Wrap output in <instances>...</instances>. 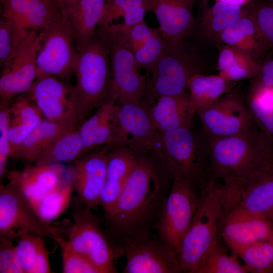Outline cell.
Masks as SVG:
<instances>
[{
	"label": "cell",
	"mask_w": 273,
	"mask_h": 273,
	"mask_svg": "<svg viewBox=\"0 0 273 273\" xmlns=\"http://www.w3.org/2000/svg\"><path fill=\"white\" fill-rule=\"evenodd\" d=\"M109 147L104 145L93 150L72 163L68 176L79 200L86 207L100 205L107 166Z\"/></svg>",
	"instance_id": "18"
},
{
	"label": "cell",
	"mask_w": 273,
	"mask_h": 273,
	"mask_svg": "<svg viewBox=\"0 0 273 273\" xmlns=\"http://www.w3.org/2000/svg\"><path fill=\"white\" fill-rule=\"evenodd\" d=\"M151 230L138 232L119 239L118 248L125 256L124 273L181 272L177 252Z\"/></svg>",
	"instance_id": "8"
},
{
	"label": "cell",
	"mask_w": 273,
	"mask_h": 273,
	"mask_svg": "<svg viewBox=\"0 0 273 273\" xmlns=\"http://www.w3.org/2000/svg\"><path fill=\"white\" fill-rule=\"evenodd\" d=\"M42 239H41L39 243L33 273L52 272L49 259L50 252Z\"/></svg>",
	"instance_id": "47"
},
{
	"label": "cell",
	"mask_w": 273,
	"mask_h": 273,
	"mask_svg": "<svg viewBox=\"0 0 273 273\" xmlns=\"http://www.w3.org/2000/svg\"><path fill=\"white\" fill-rule=\"evenodd\" d=\"M149 153L137 154L134 167L110 214L104 217L112 242L155 227L170 190L161 168Z\"/></svg>",
	"instance_id": "1"
},
{
	"label": "cell",
	"mask_w": 273,
	"mask_h": 273,
	"mask_svg": "<svg viewBox=\"0 0 273 273\" xmlns=\"http://www.w3.org/2000/svg\"><path fill=\"white\" fill-rule=\"evenodd\" d=\"M27 94L46 119L76 127L77 105L73 85L52 76L39 74Z\"/></svg>",
	"instance_id": "17"
},
{
	"label": "cell",
	"mask_w": 273,
	"mask_h": 273,
	"mask_svg": "<svg viewBox=\"0 0 273 273\" xmlns=\"http://www.w3.org/2000/svg\"><path fill=\"white\" fill-rule=\"evenodd\" d=\"M99 28L105 35L109 44L116 103L141 102L147 79L141 73L134 52L127 40L111 25L99 26Z\"/></svg>",
	"instance_id": "9"
},
{
	"label": "cell",
	"mask_w": 273,
	"mask_h": 273,
	"mask_svg": "<svg viewBox=\"0 0 273 273\" xmlns=\"http://www.w3.org/2000/svg\"><path fill=\"white\" fill-rule=\"evenodd\" d=\"M229 249L248 272L273 273V237Z\"/></svg>",
	"instance_id": "36"
},
{
	"label": "cell",
	"mask_w": 273,
	"mask_h": 273,
	"mask_svg": "<svg viewBox=\"0 0 273 273\" xmlns=\"http://www.w3.org/2000/svg\"><path fill=\"white\" fill-rule=\"evenodd\" d=\"M166 45L158 28H156L143 46L134 53L139 68L151 74L162 57Z\"/></svg>",
	"instance_id": "41"
},
{
	"label": "cell",
	"mask_w": 273,
	"mask_h": 273,
	"mask_svg": "<svg viewBox=\"0 0 273 273\" xmlns=\"http://www.w3.org/2000/svg\"><path fill=\"white\" fill-rule=\"evenodd\" d=\"M29 233L55 240L57 228L42 221L29 201L8 183L0 186V237L12 240Z\"/></svg>",
	"instance_id": "12"
},
{
	"label": "cell",
	"mask_w": 273,
	"mask_h": 273,
	"mask_svg": "<svg viewBox=\"0 0 273 273\" xmlns=\"http://www.w3.org/2000/svg\"><path fill=\"white\" fill-rule=\"evenodd\" d=\"M272 88H273V87H272Z\"/></svg>",
	"instance_id": "52"
},
{
	"label": "cell",
	"mask_w": 273,
	"mask_h": 273,
	"mask_svg": "<svg viewBox=\"0 0 273 273\" xmlns=\"http://www.w3.org/2000/svg\"><path fill=\"white\" fill-rule=\"evenodd\" d=\"M190 181L173 178L156 225L158 237L177 253L196 212L200 191Z\"/></svg>",
	"instance_id": "10"
},
{
	"label": "cell",
	"mask_w": 273,
	"mask_h": 273,
	"mask_svg": "<svg viewBox=\"0 0 273 273\" xmlns=\"http://www.w3.org/2000/svg\"><path fill=\"white\" fill-rule=\"evenodd\" d=\"M73 191V184L68 176L40 198L29 202L38 217L50 224L69 208Z\"/></svg>",
	"instance_id": "33"
},
{
	"label": "cell",
	"mask_w": 273,
	"mask_h": 273,
	"mask_svg": "<svg viewBox=\"0 0 273 273\" xmlns=\"http://www.w3.org/2000/svg\"><path fill=\"white\" fill-rule=\"evenodd\" d=\"M197 113L202 125V133L207 138L235 135L254 124L245 101L232 91Z\"/></svg>",
	"instance_id": "16"
},
{
	"label": "cell",
	"mask_w": 273,
	"mask_h": 273,
	"mask_svg": "<svg viewBox=\"0 0 273 273\" xmlns=\"http://www.w3.org/2000/svg\"><path fill=\"white\" fill-rule=\"evenodd\" d=\"M23 40L21 39L14 22L3 17L0 21V66L1 70L8 64Z\"/></svg>",
	"instance_id": "42"
},
{
	"label": "cell",
	"mask_w": 273,
	"mask_h": 273,
	"mask_svg": "<svg viewBox=\"0 0 273 273\" xmlns=\"http://www.w3.org/2000/svg\"><path fill=\"white\" fill-rule=\"evenodd\" d=\"M222 183L228 206L266 217L273 211V156L246 175Z\"/></svg>",
	"instance_id": "14"
},
{
	"label": "cell",
	"mask_w": 273,
	"mask_h": 273,
	"mask_svg": "<svg viewBox=\"0 0 273 273\" xmlns=\"http://www.w3.org/2000/svg\"><path fill=\"white\" fill-rule=\"evenodd\" d=\"M108 0H75L62 12L67 16L79 51L96 35Z\"/></svg>",
	"instance_id": "24"
},
{
	"label": "cell",
	"mask_w": 273,
	"mask_h": 273,
	"mask_svg": "<svg viewBox=\"0 0 273 273\" xmlns=\"http://www.w3.org/2000/svg\"><path fill=\"white\" fill-rule=\"evenodd\" d=\"M117 104V127L105 145L126 146L136 154L155 151L161 155V133L152 121L147 105L143 101Z\"/></svg>",
	"instance_id": "13"
},
{
	"label": "cell",
	"mask_w": 273,
	"mask_h": 273,
	"mask_svg": "<svg viewBox=\"0 0 273 273\" xmlns=\"http://www.w3.org/2000/svg\"><path fill=\"white\" fill-rule=\"evenodd\" d=\"M230 82L218 75H194L188 84V96L197 112L230 91Z\"/></svg>",
	"instance_id": "34"
},
{
	"label": "cell",
	"mask_w": 273,
	"mask_h": 273,
	"mask_svg": "<svg viewBox=\"0 0 273 273\" xmlns=\"http://www.w3.org/2000/svg\"><path fill=\"white\" fill-rule=\"evenodd\" d=\"M219 47V75L226 80L255 79L259 75L262 64L256 60L236 48L223 43Z\"/></svg>",
	"instance_id": "30"
},
{
	"label": "cell",
	"mask_w": 273,
	"mask_h": 273,
	"mask_svg": "<svg viewBox=\"0 0 273 273\" xmlns=\"http://www.w3.org/2000/svg\"><path fill=\"white\" fill-rule=\"evenodd\" d=\"M146 104L155 126L161 133L191 126L196 113L188 94L162 96L151 103Z\"/></svg>",
	"instance_id": "25"
},
{
	"label": "cell",
	"mask_w": 273,
	"mask_h": 273,
	"mask_svg": "<svg viewBox=\"0 0 273 273\" xmlns=\"http://www.w3.org/2000/svg\"><path fill=\"white\" fill-rule=\"evenodd\" d=\"M117 103L105 104L97 108L78 129L83 144L84 155L111 141L117 127Z\"/></svg>",
	"instance_id": "26"
},
{
	"label": "cell",
	"mask_w": 273,
	"mask_h": 273,
	"mask_svg": "<svg viewBox=\"0 0 273 273\" xmlns=\"http://www.w3.org/2000/svg\"><path fill=\"white\" fill-rule=\"evenodd\" d=\"M136 157L137 154L126 146L109 147L106 176L100 203L104 217L112 211L134 167Z\"/></svg>",
	"instance_id": "23"
},
{
	"label": "cell",
	"mask_w": 273,
	"mask_h": 273,
	"mask_svg": "<svg viewBox=\"0 0 273 273\" xmlns=\"http://www.w3.org/2000/svg\"><path fill=\"white\" fill-rule=\"evenodd\" d=\"M227 206L220 237L229 248L273 237L269 219L239 206Z\"/></svg>",
	"instance_id": "19"
},
{
	"label": "cell",
	"mask_w": 273,
	"mask_h": 273,
	"mask_svg": "<svg viewBox=\"0 0 273 273\" xmlns=\"http://www.w3.org/2000/svg\"><path fill=\"white\" fill-rule=\"evenodd\" d=\"M74 1L75 0H57L61 7L62 12L65 11Z\"/></svg>",
	"instance_id": "50"
},
{
	"label": "cell",
	"mask_w": 273,
	"mask_h": 273,
	"mask_svg": "<svg viewBox=\"0 0 273 273\" xmlns=\"http://www.w3.org/2000/svg\"><path fill=\"white\" fill-rule=\"evenodd\" d=\"M42 237L29 233L21 234L17 239L16 250L24 273H33Z\"/></svg>",
	"instance_id": "43"
},
{
	"label": "cell",
	"mask_w": 273,
	"mask_h": 273,
	"mask_svg": "<svg viewBox=\"0 0 273 273\" xmlns=\"http://www.w3.org/2000/svg\"><path fill=\"white\" fill-rule=\"evenodd\" d=\"M252 85L268 88L273 87V59L262 64L261 72L255 78Z\"/></svg>",
	"instance_id": "48"
},
{
	"label": "cell",
	"mask_w": 273,
	"mask_h": 273,
	"mask_svg": "<svg viewBox=\"0 0 273 273\" xmlns=\"http://www.w3.org/2000/svg\"><path fill=\"white\" fill-rule=\"evenodd\" d=\"M245 102L264 142L273 153V88L251 87Z\"/></svg>",
	"instance_id": "32"
},
{
	"label": "cell",
	"mask_w": 273,
	"mask_h": 273,
	"mask_svg": "<svg viewBox=\"0 0 273 273\" xmlns=\"http://www.w3.org/2000/svg\"><path fill=\"white\" fill-rule=\"evenodd\" d=\"M224 3L236 6L243 7L247 4L251 0H219Z\"/></svg>",
	"instance_id": "49"
},
{
	"label": "cell",
	"mask_w": 273,
	"mask_h": 273,
	"mask_svg": "<svg viewBox=\"0 0 273 273\" xmlns=\"http://www.w3.org/2000/svg\"><path fill=\"white\" fill-rule=\"evenodd\" d=\"M75 127L42 119L23 140L14 158L34 163L56 140Z\"/></svg>",
	"instance_id": "28"
},
{
	"label": "cell",
	"mask_w": 273,
	"mask_h": 273,
	"mask_svg": "<svg viewBox=\"0 0 273 273\" xmlns=\"http://www.w3.org/2000/svg\"><path fill=\"white\" fill-rule=\"evenodd\" d=\"M40 32L37 75H48L68 82L74 75L78 51L67 16L63 15Z\"/></svg>",
	"instance_id": "11"
},
{
	"label": "cell",
	"mask_w": 273,
	"mask_h": 273,
	"mask_svg": "<svg viewBox=\"0 0 273 273\" xmlns=\"http://www.w3.org/2000/svg\"><path fill=\"white\" fill-rule=\"evenodd\" d=\"M74 75L77 123L100 106L116 103L109 44L99 28L95 36L78 51Z\"/></svg>",
	"instance_id": "3"
},
{
	"label": "cell",
	"mask_w": 273,
	"mask_h": 273,
	"mask_svg": "<svg viewBox=\"0 0 273 273\" xmlns=\"http://www.w3.org/2000/svg\"><path fill=\"white\" fill-rule=\"evenodd\" d=\"M227 211L222 183L210 178L200 192L198 206L178 252L181 272L199 273L219 241Z\"/></svg>",
	"instance_id": "2"
},
{
	"label": "cell",
	"mask_w": 273,
	"mask_h": 273,
	"mask_svg": "<svg viewBox=\"0 0 273 273\" xmlns=\"http://www.w3.org/2000/svg\"><path fill=\"white\" fill-rule=\"evenodd\" d=\"M150 12L149 0H108L99 26L110 25L121 17L125 24L138 23L144 21L146 14Z\"/></svg>",
	"instance_id": "37"
},
{
	"label": "cell",
	"mask_w": 273,
	"mask_h": 273,
	"mask_svg": "<svg viewBox=\"0 0 273 273\" xmlns=\"http://www.w3.org/2000/svg\"><path fill=\"white\" fill-rule=\"evenodd\" d=\"M3 17L12 19L25 34L40 32L62 17L57 0H1Z\"/></svg>",
	"instance_id": "20"
},
{
	"label": "cell",
	"mask_w": 273,
	"mask_h": 273,
	"mask_svg": "<svg viewBox=\"0 0 273 273\" xmlns=\"http://www.w3.org/2000/svg\"><path fill=\"white\" fill-rule=\"evenodd\" d=\"M195 0H149L150 12L159 23V30L166 43L184 41L193 30Z\"/></svg>",
	"instance_id": "21"
},
{
	"label": "cell",
	"mask_w": 273,
	"mask_h": 273,
	"mask_svg": "<svg viewBox=\"0 0 273 273\" xmlns=\"http://www.w3.org/2000/svg\"><path fill=\"white\" fill-rule=\"evenodd\" d=\"M110 25L125 36L134 53L143 46L156 29L149 26L145 21L132 25L124 23Z\"/></svg>",
	"instance_id": "44"
},
{
	"label": "cell",
	"mask_w": 273,
	"mask_h": 273,
	"mask_svg": "<svg viewBox=\"0 0 273 273\" xmlns=\"http://www.w3.org/2000/svg\"><path fill=\"white\" fill-rule=\"evenodd\" d=\"M40 32L30 31L23 39L0 78L1 106L16 96L27 94L37 76V56L41 48Z\"/></svg>",
	"instance_id": "15"
},
{
	"label": "cell",
	"mask_w": 273,
	"mask_h": 273,
	"mask_svg": "<svg viewBox=\"0 0 273 273\" xmlns=\"http://www.w3.org/2000/svg\"><path fill=\"white\" fill-rule=\"evenodd\" d=\"M84 156V146L80 133L78 129L74 128L56 140L34 163H73Z\"/></svg>",
	"instance_id": "35"
},
{
	"label": "cell",
	"mask_w": 273,
	"mask_h": 273,
	"mask_svg": "<svg viewBox=\"0 0 273 273\" xmlns=\"http://www.w3.org/2000/svg\"><path fill=\"white\" fill-rule=\"evenodd\" d=\"M65 167L62 164H28L21 170L7 172L9 182L29 201L40 198L63 177Z\"/></svg>",
	"instance_id": "22"
},
{
	"label": "cell",
	"mask_w": 273,
	"mask_h": 273,
	"mask_svg": "<svg viewBox=\"0 0 273 273\" xmlns=\"http://www.w3.org/2000/svg\"><path fill=\"white\" fill-rule=\"evenodd\" d=\"M273 224V211L267 216Z\"/></svg>",
	"instance_id": "51"
},
{
	"label": "cell",
	"mask_w": 273,
	"mask_h": 273,
	"mask_svg": "<svg viewBox=\"0 0 273 273\" xmlns=\"http://www.w3.org/2000/svg\"><path fill=\"white\" fill-rule=\"evenodd\" d=\"M55 240L61 249L63 273H100L88 258L75 251L60 234Z\"/></svg>",
	"instance_id": "40"
},
{
	"label": "cell",
	"mask_w": 273,
	"mask_h": 273,
	"mask_svg": "<svg viewBox=\"0 0 273 273\" xmlns=\"http://www.w3.org/2000/svg\"><path fill=\"white\" fill-rule=\"evenodd\" d=\"M160 153L172 178L189 180L200 191L210 179L205 139L192 125L161 133Z\"/></svg>",
	"instance_id": "5"
},
{
	"label": "cell",
	"mask_w": 273,
	"mask_h": 273,
	"mask_svg": "<svg viewBox=\"0 0 273 273\" xmlns=\"http://www.w3.org/2000/svg\"><path fill=\"white\" fill-rule=\"evenodd\" d=\"M69 208L73 221L65 231L71 247L88 258L100 273L117 272L114 260L121 251L103 229L99 217L76 195Z\"/></svg>",
	"instance_id": "6"
},
{
	"label": "cell",
	"mask_w": 273,
	"mask_h": 273,
	"mask_svg": "<svg viewBox=\"0 0 273 273\" xmlns=\"http://www.w3.org/2000/svg\"><path fill=\"white\" fill-rule=\"evenodd\" d=\"M219 41L243 51L255 60L266 52L249 10L221 32Z\"/></svg>",
	"instance_id": "31"
},
{
	"label": "cell",
	"mask_w": 273,
	"mask_h": 273,
	"mask_svg": "<svg viewBox=\"0 0 273 273\" xmlns=\"http://www.w3.org/2000/svg\"><path fill=\"white\" fill-rule=\"evenodd\" d=\"M239 259L218 241L206 255L199 273H248Z\"/></svg>",
	"instance_id": "38"
},
{
	"label": "cell",
	"mask_w": 273,
	"mask_h": 273,
	"mask_svg": "<svg viewBox=\"0 0 273 273\" xmlns=\"http://www.w3.org/2000/svg\"><path fill=\"white\" fill-rule=\"evenodd\" d=\"M203 136L208 155L210 177L221 182L246 175L273 155L255 123L235 135L216 138Z\"/></svg>",
	"instance_id": "4"
},
{
	"label": "cell",
	"mask_w": 273,
	"mask_h": 273,
	"mask_svg": "<svg viewBox=\"0 0 273 273\" xmlns=\"http://www.w3.org/2000/svg\"><path fill=\"white\" fill-rule=\"evenodd\" d=\"M203 2L200 27L204 35L215 42L226 27L249 13L248 8L230 5L219 0Z\"/></svg>",
	"instance_id": "29"
},
{
	"label": "cell",
	"mask_w": 273,
	"mask_h": 273,
	"mask_svg": "<svg viewBox=\"0 0 273 273\" xmlns=\"http://www.w3.org/2000/svg\"><path fill=\"white\" fill-rule=\"evenodd\" d=\"M202 68L198 55L184 41L166 43L162 57L147 79L143 101L150 104L162 96L187 94L190 79L202 73Z\"/></svg>",
	"instance_id": "7"
},
{
	"label": "cell",
	"mask_w": 273,
	"mask_h": 273,
	"mask_svg": "<svg viewBox=\"0 0 273 273\" xmlns=\"http://www.w3.org/2000/svg\"><path fill=\"white\" fill-rule=\"evenodd\" d=\"M10 126L9 140L11 157L31 130L42 119V114L27 94L22 95L9 106Z\"/></svg>",
	"instance_id": "27"
},
{
	"label": "cell",
	"mask_w": 273,
	"mask_h": 273,
	"mask_svg": "<svg viewBox=\"0 0 273 273\" xmlns=\"http://www.w3.org/2000/svg\"><path fill=\"white\" fill-rule=\"evenodd\" d=\"M0 272L24 273L12 240L0 237Z\"/></svg>",
	"instance_id": "46"
},
{
	"label": "cell",
	"mask_w": 273,
	"mask_h": 273,
	"mask_svg": "<svg viewBox=\"0 0 273 273\" xmlns=\"http://www.w3.org/2000/svg\"><path fill=\"white\" fill-rule=\"evenodd\" d=\"M248 9L266 51L273 49V3L258 1Z\"/></svg>",
	"instance_id": "39"
},
{
	"label": "cell",
	"mask_w": 273,
	"mask_h": 273,
	"mask_svg": "<svg viewBox=\"0 0 273 273\" xmlns=\"http://www.w3.org/2000/svg\"><path fill=\"white\" fill-rule=\"evenodd\" d=\"M10 126L9 106H1L0 111V177L2 178L7 172L9 159L11 157L9 140Z\"/></svg>",
	"instance_id": "45"
}]
</instances>
